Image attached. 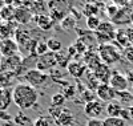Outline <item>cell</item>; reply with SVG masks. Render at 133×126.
Returning a JSON list of instances; mask_svg holds the SVG:
<instances>
[{"label":"cell","mask_w":133,"mask_h":126,"mask_svg":"<svg viewBox=\"0 0 133 126\" xmlns=\"http://www.w3.org/2000/svg\"><path fill=\"white\" fill-rule=\"evenodd\" d=\"M37 89L25 82H19L12 89V102L20 110L33 108L37 104Z\"/></svg>","instance_id":"obj_1"},{"label":"cell","mask_w":133,"mask_h":126,"mask_svg":"<svg viewBox=\"0 0 133 126\" xmlns=\"http://www.w3.org/2000/svg\"><path fill=\"white\" fill-rule=\"evenodd\" d=\"M32 31H23L17 28L15 33V39L19 45V52L21 53H28V54H35V48L36 44L39 43L35 37L31 35Z\"/></svg>","instance_id":"obj_2"},{"label":"cell","mask_w":133,"mask_h":126,"mask_svg":"<svg viewBox=\"0 0 133 126\" xmlns=\"http://www.w3.org/2000/svg\"><path fill=\"white\" fill-rule=\"evenodd\" d=\"M97 54L100 56V60L105 65L116 64L117 61L121 60V52L120 48L115 44H100L98 45V52Z\"/></svg>","instance_id":"obj_3"},{"label":"cell","mask_w":133,"mask_h":126,"mask_svg":"<svg viewBox=\"0 0 133 126\" xmlns=\"http://www.w3.org/2000/svg\"><path fill=\"white\" fill-rule=\"evenodd\" d=\"M49 114L53 118L55 123L57 126H72L76 121L75 114L64 106L59 108V106H51L49 108Z\"/></svg>","instance_id":"obj_4"},{"label":"cell","mask_w":133,"mask_h":126,"mask_svg":"<svg viewBox=\"0 0 133 126\" xmlns=\"http://www.w3.org/2000/svg\"><path fill=\"white\" fill-rule=\"evenodd\" d=\"M116 31H117V28L112 21H103L100 28L95 32L97 43H100V44H110L115 40Z\"/></svg>","instance_id":"obj_5"},{"label":"cell","mask_w":133,"mask_h":126,"mask_svg":"<svg viewBox=\"0 0 133 126\" xmlns=\"http://www.w3.org/2000/svg\"><path fill=\"white\" fill-rule=\"evenodd\" d=\"M24 80H25V84L36 89V88L44 86V84L48 81V74L36 69V68H32V69H28L24 73Z\"/></svg>","instance_id":"obj_6"},{"label":"cell","mask_w":133,"mask_h":126,"mask_svg":"<svg viewBox=\"0 0 133 126\" xmlns=\"http://www.w3.org/2000/svg\"><path fill=\"white\" fill-rule=\"evenodd\" d=\"M104 111H105V105H104V102L100 101V100L91 101V102H88V104L84 105V114L88 117V120L98 118Z\"/></svg>","instance_id":"obj_7"},{"label":"cell","mask_w":133,"mask_h":126,"mask_svg":"<svg viewBox=\"0 0 133 126\" xmlns=\"http://www.w3.org/2000/svg\"><path fill=\"white\" fill-rule=\"evenodd\" d=\"M56 65H57L56 56L52 52H48L47 54L37 57V60H36V69H39L44 73H45V71H52Z\"/></svg>","instance_id":"obj_8"},{"label":"cell","mask_w":133,"mask_h":126,"mask_svg":"<svg viewBox=\"0 0 133 126\" xmlns=\"http://www.w3.org/2000/svg\"><path fill=\"white\" fill-rule=\"evenodd\" d=\"M96 96L100 101L103 102H112L117 97V92L110 86L109 84H100L98 88L96 89Z\"/></svg>","instance_id":"obj_9"},{"label":"cell","mask_w":133,"mask_h":126,"mask_svg":"<svg viewBox=\"0 0 133 126\" xmlns=\"http://www.w3.org/2000/svg\"><path fill=\"white\" fill-rule=\"evenodd\" d=\"M19 53V45L16 43V40L14 39H7L0 41V54L5 59H9V57L17 56Z\"/></svg>","instance_id":"obj_10"},{"label":"cell","mask_w":133,"mask_h":126,"mask_svg":"<svg viewBox=\"0 0 133 126\" xmlns=\"http://www.w3.org/2000/svg\"><path fill=\"white\" fill-rule=\"evenodd\" d=\"M109 85L118 93V92L128 90L129 82L127 80V76H124L123 73H120V72H113L112 76H110V80H109Z\"/></svg>","instance_id":"obj_11"},{"label":"cell","mask_w":133,"mask_h":126,"mask_svg":"<svg viewBox=\"0 0 133 126\" xmlns=\"http://www.w3.org/2000/svg\"><path fill=\"white\" fill-rule=\"evenodd\" d=\"M33 16L35 15L25 5H20L15 8V21H17L19 24H28L29 21L33 20Z\"/></svg>","instance_id":"obj_12"},{"label":"cell","mask_w":133,"mask_h":126,"mask_svg":"<svg viewBox=\"0 0 133 126\" xmlns=\"http://www.w3.org/2000/svg\"><path fill=\"white\" fill-rule=\"evenodd\" d=\"M87 65L84 62H79V61H71L68 68H66V71H68V73L75 77V78H81L84 77L85 72H87Z\"/></svg>","instance_id":"obj_13"},{"label":"cell","mask_w":133,"mask_h":126,"mask_svg":"<svg viewBox=\"0 0 133 126\" xmlns=\"http://www.w3.org/2000/svg\"><path fill=\"white\" fill-rule=\"evenodd\" d=\"M132 11H133V8H120L117 16L112 20V23H113L115 25H127V24H132V23H130Z\"/></svg>","instance_id":"obj_14"},{"label":"cell","mask_w":133,"mask_h":126,"mask_svg":"<svg viewBox=\"0 0 133 126\" xmlns=\"http://www.w3.org/2000/svg\"><path fill=\"white\" fill-rule=\"evenodd\" d=\"M33 21L37 24V27L41 29V31H51L53 28V24H55V21L53 19L49 16V15H45V13H43V15H36V16H33Z\"/></svg>","instance_id":"obj_15"},{"label":"cell","mask_w":133,"mask_h":126,"mask_svg":"<svg viewBox=\"0 0 133 126\" xmlns=\"http://www.w3.org/2000/svg\"><path fill=\"white\" fill-rule=\"evenodd\" d=\"M16 21H9V23H2L0 24V41L11 39L16 33Z\"/></svg>","instance_id":"obj_16"},{"label":"cell","mask_w":133,"mask_h":126,"mask_svg":"<svg viewBox=\"0 0 133 126\" xmlns=\"http://www.w3.org/2000/svg\"><path fill=\"white\" fill-rule=\"evenodd\" d=\"M93 73H95V76H96V78L98 80L100 84H109L110 76H112V71H110L109 65L101 64Z\"/></svg>","instance_id":"obj_17"},{"label":"cell","mask_w":133,"mask_h":126,"mask_svg":"<svg viewBox=\"0 0 133 126\" xmlns=\"http://www.w3.org/2000/svg\"><path fill=\"white\" fill-rule=\"evenodd\" d=\"M84 64L87 65L88 69H92L95 72L103 62H101V60H100V56L97 53H95V52H87L84 54Z\"/></svg>","instance_id":"obj_18"},{"label":"cell","mask_w":133,"mask_h":126,"mask_svg":"<svg viewBox=\"0 0 133 126\" xmlns=\"http://www.w3.org/2000/svg\"><path fill=\"white\" fill-rule=\"evenodd\" d=\"M12 102V90L0 86V111H5Z\"/></svg>","instance_id":"obj_19"},{"label":"cell","mask_w":133,"mask_h":126,"mask_svg":"<svg viewBox=\"0 0 133 126\" xmlns=\"http://www.w3.org/2000/svg\"><path fill=\"white\" fill-rule=\"evenodd\" d=\"M124 106L120 101H112V102H108L105 105V113L108 114V117H120L121 116V111H123Z\"/></svg>","instance_id":"obj_20"},{"label":"cell","mask_w":133,"mask_h":126,"mask_svg":"<svg viewBox=\"0 0 133 126\" xmlns=\"http://www.w3.org/2000/svg\"><path fill=\"white\" fill-rule=\"evenodd\" d=\"M115 43H117V47L120 49H127L129 47H132L129 40H128V36H127V32H125V28H117L116 31V36H115Z\"/></svg>","instance_id":"obj_21"},{"label":"cell","mask_w":133,"mask_h":126,"mask_svg":"<svg viewBox=\"0 0 133 126\" xmlns=\"http://www.w3.org/2000/svg\"><path fill=\"white\" fill-rule=\"evenodd\" d=\"M0 17L4 23H9V21H15V7L14 5H8L5 4L2 11H0Z\"/></svg>","instance_id":"obj_22"},{"label":"cell","mask_w":133,"mask_h":126,"mask_svg":"<svg viewBox=\"0 0 133 126\" xmlns=\"http://www.w3.org/2000/svg\"><path fill=\"white\" fill-rule=\"evenodd\" d=\"M55 56H56L57 65H59L60 68H63V69H66V68H68V65H69V62L72 61L68 51H60L59 53H55Z\"/></svg>","instance_id":"obj_23"},{"label":"cell","mask_w":133,"mask_h":126,"mask_svg":"<svg viewBox=\"0 0 133 126\" xmlns=\"http://www.w3.org/2000/svg\"><path fill=\"white\" fill-rule=\"evenodd\" d=\"M47 43V47H48V51L52 52V53H59L60 51H63V45H61V41L55 39V37H49L48 40H45Z\"/></svg>","instance_id":"obj_24"},{"label":"cell","mask_w":133,"mask_h":126,"mask_svg":"<svg viewBox=\"0 0 133 126\" xmlns=\"http://www.w3.org/2000/svg\"><path fill=\"white\" fill-rule=\"evenodd\" d=\"M60 25H61V29L64 32H69V31L75 29L76 28V17H73L72 15H68L60 23Z\"/></svg>","instance_id":"obj_25"},{"label":"cell","mask_w":133,"mask_h":126,"mask_svg":"<svg viewBox=\"0 0 133 126\" xmlns=\"http://www.w3.org/2000/svg\"><path fill=\"white\" fill-rule=\"evenodd\" d=\"M101 19H100L98 16H91V17H87V21H85V24L88 27V29H89L91 32H96L100 25H101Z\"/></svg>","instance_id":"obj_26"},{"label":"cell","mask_w":133,"mask_h":126,"mask_svg":"<svg viewBox=\"0 0 133 126\" xmlns=\"http://www.w3.org/2000/svg\"><path fill=\"white\" fill-rule=\"evenodd\" d=\"M98 4H95V3H87L84 5V9H83V13L87 16V17H91V16H97L98 13Z\"/></svg>","instance_id":"obj_27"},{"label":"cell","mask_w":133,"mask_h":126,"mask_svg":"<svg viewBox=\"0 0 133 126\" xmlns=\"http://www.w3.org/2000/svg\"><path fill=\"white\" fill-rule=\"evenodd\" d=\"M118 11H120V7L116 4V2H115V3H108V4L105 5V13L108 15V17H109L110 20H113V19L117 16Z\"/></svg>","instance_id":"obj_28"},{"label":"cell","mask_w":133,"mask_h":126,"mask_svg":"<svg viewBox=\"0 0 133 126\" xmlns=\"http://www.w3.org/2000/svg\"><path fill=\"white\" fill-rule=\"evenodd\" d=\"M104 126H127V122L120 117H107L104 120Z\"/></svg>","instance_id":"obj_29"},{"label":"cell","mask_w":133,"mask_h":126,"mask_svg":"<svg viewBox=\"0 0 133 126\" xmlns=\"http://www.w3.org/2000/svg\"><path fill=\"white\" fill-rule=\"evenodd\" d=\"M65 96L63 94V93H55L53 96H52V98H51V104H52V106H59V108H61V106H64V104H65Z\"/></svg>","instance_id":"obj_30"},{"label":"cell","mask_w":133,"mask_h":126,"mask_svg":"<svg viewBox=\"0 0 133 126\" xmlns=\"http://www.w3.org/2000/svg\"><path fill=\"white\" fill-rule=\"evenodd\" d=\"M49 51H48V47H47V43L45 41H39L36 44V48H35V54L37 57L40 56H44V54H47Z\"/></svg>","instance_id":"obj_31"},{"label":"cell","mask_w":133,"mask_h":126,"mask_svg":"<svg viewBox=\"0 0 133 126\" xmlns=\"http://www.w3.org/2000/svg\"><path fill=\"white\" fill-rule=\"evenodd\" d=\"M81 96H83V102H84V105L85 104H88V102H91V101H95L96 100V92H93V90H91V89H85L83 93H81Z\"/></svg>","instance_id":"obj_32"},{"label":"cell","mask_w":133,"mask_h":126,"mask_svg":"<svg viewBox=\"0 0 133 126\" xmlns=\"http://www.w3.org/2000/svg\"><path fill=\"white\" fill-rule=\"evenodd\" d=\"M117 97L123 101V104H129V102L133 101V93L132 92H128V90H124V92H118L117 93Z\"/></svg>","instance_id":"obj_33"},{"label":"cell","mask_w":133,"mask_h":126,"mask_svg":"<svg viewBox=\"0 0 133 126\" xmlns=\"http://www.w3.org/2000/svg\"><path fill=\"white\" fill-rule=\"evenodd\" d=\"M33 126H51V120H49V117L40 116L33 121Z\"/></svg>","instance_id":"obj_34"},{"label":"cell","mask_w":133,"mask_h":126,"mask_svg":"<svg viewBox=\"0 0 133 126\" xmlns=\"http://www.w3.org/2000/svg\"><path fill=\"white\" fill-rule=\"evenodd\" d=\"M85 126H104V120H100V118H91L87 121Z\"/></svg>","instance_id":"obj_35"},{"label":"cell","mask_w":133,"mask_h":126,"mask_svg":"<svg viewBox=\"0 0 133 126\" xmlns=\"http://www.w3.org/2000/svg\"><path fill=\"white\" fill-rule=\"evenodd\" d=\"M123 54H124L127 61H129V62L133 64V47H129V48L124 49V53Z\"/></svg>","instance_id":"obj_36"},{"label":"cell","mask_w":133,"mask_h":126,"mask_svg":"<svg viewBox=\"0 0 133 126\" xmlns=\"http://www.w3.org/2000/svg\"><path fill=\"white\" fill-rule=\"evenodd\" d=\"M63 94L65 96V98H71V97H73V96H75V86H72V85L66 86V88L64 89V93H63Z\"/></svg>","instance_id":"obj_37"},{"label":"cell","mask_w":133,"mask_h":126,"mask_svg":"<svg viewBox=\"0 0 133 126\" xmlns=\"http://www.w3.org/2000/svg\"><path fill=\"white\" fill-rule=\"evenodd\" d=\"M120 118H123L125 122L132 120V118H130V110H129V108H124V109H123V111H121V116H120Z\"/></svg>","instance_id":"obj_38"},{"label":"cell","mask_w":133,"mask_h":126,"mask_svg":"<svg viewBox=\"0 0 133 126\" xmlns=\"http://www.w3.org/2000/svg\"><path fill=\"white\" fill-rule=\"evenodd\" d=\"M125 32H127V36H128V40H129L130 45L133 47V25L127 27V28H125Z\"/></svg>","instance_id":"obj_39"},{"label":"cell","mask_w":133,"mask_h":126,"mask_svg":"<svg viewBox=\"0 0 133 126\" xmlns=\"http://www.w3.org/2000/svg\"><path fill=\"white\" fill-rule=\"evenodd\" d=\"M15 121H16V123H21V125H23V123H25V122H28L29 120H28L27 117H24V116H23V114H19V116L16 117V120H15Z\"/></svg>","instance_id":"obj_40"},{"label":"cell","mask_w":133,"mask_h":126,"mask_svg":"<svg viewBox=\"0 0 133 126\" xmlns=\"http://www.w3.org/2000/svg\"><path fill=\"white\" fill-rule=\"evenodd\" d=\"M0 118L5 120V121H9L11 120V116H9V114H7V113H4V111H0Z\"/></svg>","instance_id":"obj_41"},{"label":"cell","mask_w":133,"mask_h":126,"mask_svg":"<svg viewBox=\"0 0 133 126\" xmlns=\"http://www.w3.org/2000/svg\"><path fill=\"white\" fill-rule=\"evenodd\" d=\"M129 110H130V118L133 120V105H132V106L129 108Z\"/></svg>","instance_id":"obj_42"},{"label":"cell","mask_w":133,"mask_h":126,"mask_svg":"<svg viewBox=\"0 0 133 126\" xmlns=\"http://www.w3.org/2000/svg\"><path fill=\"white\" fill-rule=\"evenodd\" d=\"M130 23H132V25H133V11H132V16H130Z\"/></svg>","instance_id":"obj_43"},{"label":"cell","mask_w":133,"mask_h":126,"mask_svg":"<svg viewBox=\"0 0 133 126\" xmlns=\"http://www.w3.org/2000/svg\"><path fill=\"white\" fill-rule=\"evenodd\" d=\"M129 85H130V88H132V93H133V82H130Z\"/></svg>","instance_id":"obj_44"},{"label":"cell","mask_w":133,"mask_h":126,"mask_svg":"<svg viewBox=\"0 0 133 126\" xmlns=\"http://www.w3.org/2000/svg\"><path fill=\"white\" fill-rule=\"evenodd\" d=\"M2 23H4V21H3V20H2V17H0V24H2Z\"/></svg>","instance_id":"obj_45"}]
</instances>
